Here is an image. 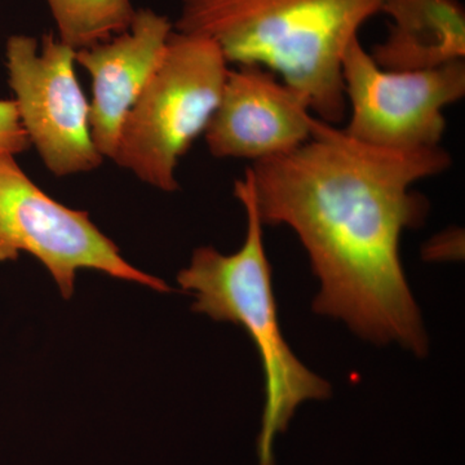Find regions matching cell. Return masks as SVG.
<instances>
[{
    "mask_svg": "<svg viewBox=\"0 0 465 465\" xmlns=\"http://www.w3.org/2000/svg\"><path fill=\"white\" fill-rule=\"evenodd\" d=\"M451 163L442 146L378 149L316 116L307 143L247 171L262 225L289 226L307 251L321 283L313 311L363 341L397 342L424 357L430 341L403 272L401 237L430 213L412 185Z\"/></svg>",
    "mask_w": 465,
    "mask_h": 465,
    "instance_id": "6da1fadb",
    "label": "cell"
},
{
    "mask_svg": "<svg viewBox=\"0 0 465 465\" xmlns=\"http://www.w3.org/2000/svg\"><path fill=\"white\" fill-rule=\"evenodd\" d=\"M382 0H183L176 30L215 43L226 63L258 65L300 92L326 124L347 113L342 57Z\"/></svg>",
    "mask_w": 465,
    "mask_h": 465,
    "instance_id": "7a4b0ae2",
    "label": "cell"
},
{
    "mask_svg": "<svg viewBox=\"0 0 465 465\" xmlns=\"http://www.w3.org/2000/svg\"><path fill=\"white\" fill-rule=\"evenodd\" d=\"M234 195L247 216L241 249L224 255L213 247H200L193 252L191 265L177 274V282L194 293L193 311L219 322L238 324L258 349L265 382L258 452L260 465H274L275 436L286 430L305 401L329 399L331 385L311 371L283 338L264 246V225L256 210L249 171L235 182Z\"/></svg>",
    "mask_w": 465,
    "mask_h": 465,
    "instance_id": "3957f363",
    "label": "cell"
},
{
    "mask_svg": "<svg viewBox=\"0 0 465 465\" xmlns=\"http://www.w3.org/2000/svg\"><path fill=\"white\" fill-rule=\"evenodd\" d=\"M228 65L215 43L171 34L161 64L124 119L113 161L154 188L177 191L174 170L206 131Z\"/></svg>",
    "mask_w": 465,
    "mask_h": 465,
    "instance_id": "277c9868",
    "label": "cell"
},
{
    "mask_svg": "<svg viewBox=\"0 0 465 465\" xmlns=\"http://www.w3.org/2000/svg\"><path fill=\"white\" fill-rule=\"evenodd\" d=\"M21 252L48 269L65 299L84 269L159 292L171 291L163 281L125 262L87 213L58 203L21 170L16 155L0 153V262L17 260Z\"/></svg>",
    "mask_w": 465,
    "mask_h": 465,
    "instance_id": "5b68a950",
    "label": "cell"
},
{
    "mask_svg": "<svg viewBox=\"0 0 465 465\" xmlns=\"http://www.w3.org/2000/svg\"><path fill=\"white\" fill-rule=\"evenodd\" d=\"M342 84L351 109L342 128L348 136L391 152H420L440 146L443 113L465 96V61L411 72L385 70L357 36L342 57Z\"/></svg>",
    "mask_w": 465,
    "mask_h": 465,
    "instance_id": "8992f818",
    "label": "cell"
},
{
    "mask_svg": "<svg viewBox=\"0 0 465 465\" xmlns=\"http://www.w3.org/2000/svg\"><path fill=\"white\" fill-rule=\"evenodd\" d=\"M75 50L54 34L9 36L8 84L21 124L45 167L56 176L103 163L91 134V108L75 74Z\"/></svg>",
    "mask_w": 465,
    "mask_h": 465,
    "instance_id": "52a82bcc",
    "label": "cell"
},
{
    "mask_svg": "<svg viewBox=\"0 0 465 465\" xmlns=\"http://www.w3.org/2000/svg\"><path fill=\"white\" fill-rule=\"evenodd\" d=\"M314 119L305 97L273 73L258 65H240L229 69L204 137L213 157L256 163L307 143Z\"/></svg>",
    "mask_w": 465,
    "mask_h": 465,
    "instance_id": "ba28073f",
    "label": "cell"
},
{
    "mask_svg": "<svg viewBox=\"0 0 465 465\" xmlns=\"http://www.w3.org/2000/svg\"><path fill=\"white\" fill-rule=\"evenodd\" d=\"M173 33L166 16L137 9L127 30L75 51V63L91 75V134L103 158L114 157L124 119L161 64Z\"/></svg>",
    "mask_w": 465,
    "mask_h": 465,
    "instance_id": "9c48e42d",
    "label": "cell"
},
{
    "mask_svg": "<svg viewBox=\"0 0 465 465\" xmlns=\"http://www.w3.org/2000/svg\"><path fill=\"white\" fill-rule=\"evenodd\" d=\"M391 18L387 38L370 52L385 70L433 69L465 58L461 0H382Z\"/></svg>",
    "mask_w": 465,
    "mask_h": 465,
    "instance_id": "30bf717a",
    "label": "cell"
},
{
    "mask_svg": "<svg viewBox=\"0 0 465 465\" xmlns=\"http://www.w3.org/2000/svg\"><path fill=\"white\" fill-rule=\"evenodd\" d=\"M58 39L78 51L109 41L130 27L137 9L131 0H47Z\"/></svg>",
    "mask_w": 465,
    "mask_h": 465,
    "instance_id": "8fae6325",
    "label": "cell"
},
{
    "mask_svg": "<svg viewBox=\"0 0 465 465\" xmlns=\"http://www.w3.org/2000/svg\"><path fill=\"white\" fill-rule=\"evenodd\" d=\"M29 137L21 124L14 100H0V153L17 155L29 149Z\"/></svg>",
    "mask_w": 465,
    "mask_h": 465,
    "instance_id": "7c38bea8",
    "label": "cell"
},
{
    "mask_svg": "<svg viewBox=\"0 0 465 465\" xmlns=\"http://www.w3.org/2000/svg\"><path fill=\"white\" fill-rule=\"evenodd\" d=\"M460 249L463 250V234H460L459 229H455L434 238L425 247V252L430 260L452 259L460 256Z\"/></svg>",
    "mask_w": 465,
    "mask_h": 465,
    "instance_id": "4fadbf2b",
    "label": "cell"
}]
</instances>
